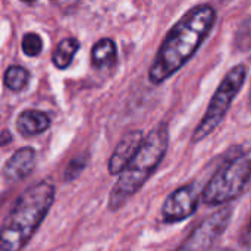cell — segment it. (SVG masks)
I'll use <instances>...</instances> for the list:
<instances>
[{
  "label": "cell",
  "instance_id": "cell-6",
  "mask_svg": "<svg viewBox=\"0 0 251 251\" xmlns=\"http://www.w3.org/2000/svg\"><path fill=\"white\" fill-rule=\"evenodd\" d=\"M232 219V207H224L197 225L175 251H209L226 231Z\"/></svg>",
  "mask_w": 251,
  "mask_h": 251
},
{
  "label": "cell",
  "instance_id": "cell-17",
  "mask_svg": "<svg viewBox=\"0 0 251 251\" xmlns=\"http://www.w3.org/2000/svg\"><path fill=\"white\" fill-rule=\"evenodd\" d=\"M240 244L246 251H251V218L247 222V225L244 226L241 237H240Z\"/></svg>",
  "mask_w": 251,
  "mask_h": 251
},
{
  "label": "cell",
  "instance_id": "cell-8",
  "mask_svg": "<svg viewBox=\"0 0 251 251\" xmlns=\"http://www.w3.org/2000/svg\"><path fill=\"white\" fill-rule=\"evenodd\" d=\"M144 140L146 137L141 129H134L126 132L116 144L113 153L110 154V159L107 162V172L113 176L115 175L119 176L132 162L140 147L143 146Z\"/></svg>",
  "mask_w": 251,
  "mask_h": 251
},
{
  "label": "cell",
  "instance_id": "cell-13",
  "mask_svg": "<svg viewBox=\"0 0 251 251\" xmlns=\"http://www.w3.org/2000/svg\"><path fill=\"white\" fill-rule=\"evenodd\" d=\"M29 79H31L29 71L25 69L21 65H10V66H7L6 71H4V75H3L4 85L10 91H13V93L22 91L28 85Z\"/></svg>",
  "mask_w": 251,
  "mask_h": 251
},
{
  "label": "cell",
  "instance_id": "cell-11",
  "mask_svg": "<svg viewBox=\"0 0 251 251\" xmlns=\"http://www.w3.org/2000/svg\"><path fill=\"white\" fill-rule=\"evenodd\" d=\"M116 63H118L116 43L109 37H103L97 40L91 47V65L96 69L104 71V69L115 68Z\"/></svg>",
  "mask_w": 251,
  "mask_h": 251
},
{
  "label": "cell",
  "instance_id": "cell-9",
  "mask_svg": "<svg viewBox=\"0 0 251 251\" xmlns=\"http://www.w3.org/2000/svg\"><path fill=\"white\" fill-rule=\"evenodd\" d=\"M37 151L26 146L18 149L4 163L3 166V178L7 182H21L26 179L35 169Z\"/></svg>",
  "mask_w": 251,
  "mask_h": 251
},
{
  "label": "cell",
  "instance_id": "cell-2",
  "mask_svg": "<svg viewBox=\"0 0 251 251\" xmlns=\"http://www.w3.org/2000/svg\"><path fill=\"white\" fill-rule=\"evenodd\" d=\"M56 197L50 181H40L21 193L10 206L0 231V251H21L47 218Z\"/></svg>",
  "mask_w": 251,
  "mask_h": 251
},
{
  "label": "cell",
  "instance_id": "cell-3",
  "mask_svg": "<svg viewBox=\"0 0 251 251\" xmlns=\"http://www.w3.org/2000/svg\"><path fill=\"white\" fill-rule=\"evenodd\" d=\"M169 147V129L166 124H159L147 135L140 147L138 153L128 165V168L119 175L113 188L110 190L107 209L118 212L134 197L157 171L159 165L166 156Z\"/></svg>",
  "mask_w": 251,
  "mask_h": 251
},
{
  "label": "cell",
  "instance_id": "cell-4",
  "mask_svg": "<svg viewBox=\"0 0 251 251\" xmlns=\"http://www.w3.org/2000/svg\"><path fill=\"white\" fill-rule=\"evenodd\" d=\"M251 181V159L243 151L229 154L201 191L207 206H222L237 200Z\"/></svg>",
  "mask_w": 251,
  "mask_h": 251
},
{
  "label": "cell",
  "instance_id": "cell-19",
  "mask_svg": "<svg viewBox=\"0 0 251 251\" xmlns=\"http://www.w3.org/2000/svg\"><path fill=\"white\" fill-rule=\"evenodd\" d=\"M222 251H234V250H231V249H225V250H222Z\"/></svg>",
  "mask_w": 251,
  "mask_h": 251
},
{
  "label": "cell",
  "instance_id": "cell-16",
  "mask_svg": "<svg viewBox=\"0 0 251 251\" xmlns=\"http://www.w3.org/2000/svg\"><path fill=\"white\" fill-rule=\"evenodd\" d=\"M234 44H235L238 51L251 50V16L240 25L238 31L235 32Z\"/></svg>",
  "mask_w": 251,
  "mask_h": 251
},
{
  "label": "cell",
  "instance_id": "cell-15",
  "mask_svg": "<svg viewBox=\"0 0 251 251\" xmlns=\"http://www.w3.org/2000/svg\"><path fill=\"white\" fill-rule=\"evenodd\" d=\"M87 163H88V156L79 154V156L74 157V159L68 163V166H66V169H65V172H63V179H65V182L75 181V179L82 174V171L87 168Z\"/></svg>",
  "mask_w": 251,
  "mask_h": 251
},
{
  "label": "cell",
  "instance_id": "cell-12",
  "mask_svg": "<svg viewBox=\"0 0 251 251\" xmlns=\"http://www.w3.org/2000/svg\"><path fill=\"white\" fill-rule=\"evenodd\" d=\"M79 47H81V43L78 38H75V37L62 38L51 53V62H53L54 68H57L59 71L68 69L72 63L75 54L78 53Z\"/></svg>",
  "mask_w": 251,
  "mask_h": 251
},
{
  "label": "cell",
  "instance_id": "cell-18",
  "mask_svg": "<svg viewBox=\"0 0 251 251\" xmlns=\"http://www.w3.org/2000/svg\"><path fill=\"white\" fill-rule=\"evenodd\" d=\"M12 134L9 132V129H3L1 131V137H0V141H1V146L4 147V146H7L10 141H12Z\"/></svg>",
  "mask_w": 251,
  "mask_h": 251
},
{
  "label": "cell",
  "instance_id": "cell-5",
  "mask_svg": "<svg viewBox=\"0 0 251 251\" xmlns=\"http://www.w3.org/2000/svg\"><path fill=\"white\" fill-rule=\"evenodd\" d=\"M246 78H247V66L244 63H238L232 66L225 74V76L219 82L218 88L215 90V94L212 96L209 101V106L204 112L203 119L199 122V125L196 126L193 132L191 141L194 144L207 138L222 124L228 110L231 109L232 101L241 91L246 82Z\"/></svg>",
  "mask_w": 251,
  "mask_h": 251
},
{
  "label": "cell",
  "instance_id": "cell-10",
  "mask_svg": "<svg viewBox=\"0 0 251 251\" xmlns=\"http://www.w3.org/2000/svg\"><path fill=\"white\" fill-rule=\"evenodd\" d=\"M51 125L49 113L38 109H25L16 118V129L22 137H37L46 132Z\"/></svg>",
  "mask_w": 251,
  "mask_h": 251
},
{
  "label": "cell",
  "instance_id": "cell-1",
  "mask_svg": "<svg viewBox=\"0 0 251 251\" xmlns=\"http://www.w3.org/2000/svg\"><path fill=\"white\" fill-rule=\"evenodd\" d=\"M216 22L212 4H197L187 10L165 35L149 69V81L163 84L174 76L204 43Z\"/></svg>",
  "mask_w": 251,
  "mask_h": 251
},
{
  "label": "cell",
  "instance_id": "cell-14",
  "mask_svg": "<svg viewBox=\"0 0 251 251\" xmlns=\"http://www.w3.org/2000/svg\"><path fill=\"white\" fill-rule=\"evenodd\" d=\"M21 50L28 57H37L43 51V38L40 34L28 31L24 34L21 41Z\"/></svg>",
  "mask_w": 251,
  "mask_h": 251
},
{
  "label": "cell",
  "instance_id": "cell-7",
  "mask_svg": "<svg viewBox=\"0 0 251 251\" xmlns=\"http://www.w3.org/2000/svg\"><path fill=\"white\" fill-rule=\"evenodd\" d=\"M200 199V193L194 185H182L176 188L162 204V221L168 225L187 221L196 213Z\"/></svg>",
  "mask_w": 251,
  "mask_h": 251
}]
</instances>
